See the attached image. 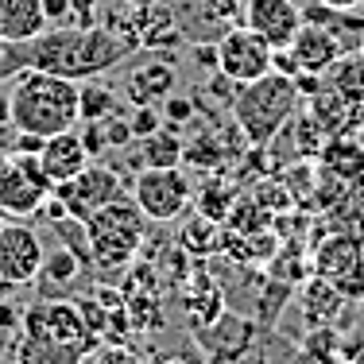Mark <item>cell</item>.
<instances>
[{
	"instance_id": "obj_1",
	"label": "cell",
	"mask_w": 364,
	"mask_h": 364,
	"mask_svg": "<svg viewBox=\"0 0 364 364\" xmlns=\"http://www.w3.org/2000/svg\"><path fill=\"white\" fill-rule=\"evenodd\" d=\"M140 47V36L132 31H112L97 23H63V28H47L28 43H4L0 55V82L12 77L16 70H47L58 77H74V82H90V77L109 74L120 66L132 50Z\"/></svg>"
},
{
	"instance_id": "obj_2",
	"label": "cell",
	"mask_w": 364,
	"mask_h": 364,
	"mask_svg": "<svg viewBox=\"0 0 364 364\" xmlns=\"http://www.w3.org/2000/svg\"><path fill=\"white\" fill-rule=\"evenodd\" d=\"M77 90L74 77H58L47 70H16L12 90H8V124L16 132L31 136H55L77 128Z\"/></svg>"
},
{
	"instance_id": "obj_3",
	"label": "cell",
	"mask_w": 364,
	"mask_h": 364,
	"mask_svg": "<svg viewBox=\"0 0 364 364\" xmlns=\"http://www.w3.org/2000/svg\"><path fill=\"white\" fill-rule=\"evenodd\" d=\"M299 85L294 77L279 74V70H267L256 82H245L232 97V124L237 132L245 136L248 147L264 151V147L275 144V136L291 124V117L299 112Z\"/></svg>"
},
{
	"instance_id": "obj_4",
	"label": "cell",
	"mask_w": 364,
	"mask_h": 364,
	"mask_svg": "<svg viewBox=\"0 0 364 364\" xmlns=\"http://www.w3.org/2000/svg\"><path fill=\"white\" fill-rule=\"evenodd\" d=\"M85 225V259L97 272H120L132 264V256L140 252L147 218L140 213V205L128 198H112L109 205H101Z\"/></svg>"
},
{
	"instance_id": "obj_5",
	"label": "cell",
	"mask_w": 364,
	"mask_h": 364,
	"mask_svg": "<svg viewBox=\"0 0 364 364\" xmlns=\"http://www.w3.org/2000/svg\"><path fill=\"white\" fill-rule=\"evenodd\" d=\"M50 178L43 175L39 155H0V213H12V218H31L43 213L50 198Z\"/></svg>"
},
{
	"instance_id": "obj_6",
	"label": "cell",
	"mask_w": 364,
	"mask_h": 364,
	"mask_svg": "<svg viewBox=\"0 0 364 364\" xmlns=\"http://www.w3.org/2000/svg\"><path fill=\"white\" fill-rule=\"evenodd\" d=\"M132 202L147 221H178L194 202V186L182 167H144L132 178Z\"/></svg>"
},
{
	"instance_id": "obj_7",
	"label": "cell",
	"mask_w": 364,
	"mask_h": 364,
	"mask_svg": "<svg viewBox=\"0 0 364 364\" xmlns=\"http://www.w3.org/2000/svg\"><path fill=\"white\" fill-rule=\"evenodd\" d=\"M20 333L55 337V341H66V345H74V349H82L85 357H90L101 341V337L93 333L85 310L77 306V302H66V299H39L36 306H28L20 318Z\"/></svg>"
},
{
	"instance_id": "obj_8",
	"label": "cell",
	"mask_w": 364,
	"mask_h": 364,
	"mask_svg": "<svg viewBox=\"0 0 364 364\" xmlns=\"http://www.w3.org/2000/svg\"><path fill=\"white\" fill-rule=\"evenodd\" d=\"M50 198H58V205L66 210L70 221H90L101 205L120 198V175L112 167H105V163H85V171L58 182L50 190Z\"/></svg>"
},
{
	"instance_id": "obj_9",
	"label": "cell",
	"mask_w": 364,
	"mask_h": 364,
	"mask_svg": "<svg viewBox=\"0 0 364 364\" xmlns=\"http://www.w3.org/2000/svg\"><path fill=\"white\" fill-rule=\"evenodd\" d=\"M213 47H218V70L225 77H232L237 85L264 77L275 63V47L264 36H256L252 28H245V23L229 28Z\"/></svg>"
},
{
	"instance_id": "obj_10",
	"label": "cell",
	"mask_w": 364,
	"mask_h": 364,
	"mask_svg": "<svg viewBox=\"0 0 364 364\" xmlns=\"http://www.w3.org/2000/svg\"><path fill=\"white\" fill-rule=\"evenodd\" d=\"M43 259H47V252H43L39 232L20 221H4V229H0V279L12 287H28L39 279Z\"/></svg>"
},
{
	"instance_id": "obj_11",
	"label": "cell",
	"mask_w": 364,
	"mask_h": 364,
	"mask_svg": "<svg viewBox=\"0 0 364 364\" xmlns=\"http://www.w3.org/2000/svg\"><path fill=\"white\" fill-rule=\"evenodd\" d=\"M194 337H198V349L205 353V364H232L252 349L256 326L248 318H237V314H225L221 310L210 326L194 329Z\"/></svg>"
},
{
	"instance_id": "obj_12",
	"label": "cell",
	"mask_w": 364,
	"mask_h": 364,
	"mask_svg": "<svg viewBox=\"0 0 364 364\" xmlns=\"http://www.w3.org/2000/svg\"><path fill=\"white\" fill-rule=\"evenodd\" d=\"M245 28H252L256 36H264L275 50L291 47V39L299 36L302 20V8L299 0H245V16H240Z\"/></svg>"
},
{
	"instance_id": "obj_13",
	"label": "cell",
	"mask_w": 364,
	"mask_h": 364,
	"mask_svg": "<svg viewBox=\"0 0 364 364\" xmlns=\"http://www.w3.org/2000/svg\"><path fill=\"white\" fill-rule=\"evenodd\" d=\"M287 50H291L294 66H299V74H322V77L329 74V66H333L337 58L349 55V50L341 47V39H337L326 23H314V20L302 23Z\"/></svg>"
},
{
	"instance_id": "obj_14",
	"label": "cell",
	"mask_w": 364,
	"mask_h": 364,
	"mask_svg": "<svg viewBox=\"0 0 364 364\" xmlns=\"http://www.w3.org/2000/svg\"><path fill=\"white\" fill-rule=\"evenodd\" d=\"M85 163H90V147H85L82 132H55L47 136L39 147V167L43 175L50 178V186H58V182L74 178L77 171H85Z\"/></svg>"
},
{
	"instance_id": "obj_15",
	"label": "cell",
	"mask_w": 364,
	"mask_h": 364,
	"mask_svg": "<svg viewBox=\"0 0 364 364\" xmlns=\"http://www.w3.org/2000/svg\"><path fill=\"white\" fill-rule=\"evenodd\" d=\"M47 28L43 0H0V43H28Z\"/></svg>"
},
{
	"instance_id": "obj_16",
	"label": "cell",
	"mask_w": 364,
	"mask_h": 364,
	"mask_svg": "<svg viewBox=\"0 0 364 364\" xmlns=\"http://www.w3.org/2000/svg\"><path fill=\"white\" fill-rule=\"evenodd\" d=\"M322 178H341L349 186H360L364 182V144L349 140V136H329L322 144Z\"/></svg>"
},
{
	"instance_id": "obj_17",
	"label": "cell",
	"mask_w": 364,
	"mask_h": 364,
	"mask_svg": "<svg viewBox=\"0 0 364 364\" xmlns=\"http://www.w3.org/2000/svg\"><path fill=\"white\" fill-rule=\"evenodd\" d=\"M12 360L16 364H85V353L66 341H55V337H43V333H20Z\"/></svg>"
},
{
	"instance_id": "obj_18",
	"label": "cell",
	"mask_w": 364,
	"mask_h": 364,
	"mask_svg": "<svg viewBox=\"0 0 364 364\" xmlns=\"http://www.w3.org/2000/svg\"><path fill=\"white\" fill-rule=\"evenodd\" d=\"M175 82L178 74L167 63H147L128 74V97H132V105H159L167 93H175Z\"/></svg>"
},
{
	"instance_id": "obj_19",
	"label": "cell",
	"mask_w": 364,
	"mask_h": 364,
	"mask_svg": "<svg viewBox=\"0 0 364 364\" xmlns=\"http://www.w3.org/2000/svg\"><path fill=\"white\" fill-rule=\"evenodd\" d=\"M326 85L333 93H341L353 109H364V55H341L326 74Z\"/></svg>"
},
{
	"instance_id": "obj_20",
	"label": "cell",
	"mask_w": 364,
	"mask_h": 364,
	"mask_svg": "<svg viewBox=\"0 0 364 364\" xmlns=\"http://www.w3.org/2000/svg\"><path fill=\"white\" fill-rule=\"evenodd\" d=\"M140 155H144V167H178L186 159V144L171 128H155L151 136L140 140Z\"/></svg>"
},
{
	"instance_id": "obj_21",
	"label": "cell",
	"mask_w": 364,
	"mask_h": 364,
	"mask_svg": "<svg viewBox=\"0 0 364 364\" xmlns=\"http://www.w3.org/2000/svg\"><path fill=\"white\" fill-rule=\"evenodd\" d=\"M77 272H82V252H74V248H55V252L43 259L39 283L43 287H66V283L77 279Z\"/></svg>"
},
{
	"instance_id": "obj_22",
	"label": "cell",
	"mask_w": 364,
	"mask_h": 364,
	"mask_svg": "<svg viewBox=\"0 0 364 364\" xmlns=\"http://www.w3.org/2000/svg\"><path fill=\"white\" fill-rule=\"evenodd\" d=\"M77 112H82V120L109 117V112H117V93H112L109 85H101V82L82 85V90H77Z\"/></svg>"
},
{
	"instance_id": "obj_23",
	"label": "cell",
	"mask_w": 364,
	"mask_h": 364,
	"mask_svg": "<svg viewBox=\"0 0 364 364\" xmlns=\"http://www.w3.org/2000/svg\"><path fill=\"white\" fill-rule=\"evenodd\" d=\"M218 245L213 240V218H205V213H198L194 221L182 229V248H194V252H210V248Z\"/></svg>"
},
{
	"instance_id": "obj_24",
	"label": "cell",
	"mask_w": 364,
	"mask_h": 364,
	"mask_svg": "<svg viewBox=\"0 0 364 364\" xmlns=\"http://www.w3.org/2000/svg\"><path fill=\"white\" fill-rule=\"evenodd\" d=\"M128 124H132L136 140H144V136H151L155 128H163V112H155V105H136V112L128 117Z\"/></svg>"
},
{
	"instance_id": "obj_25",
	"label": "cell",
	"mask_w": 364,
	"mask_h": 364,
	"mask_svg": "<svg viewBox=\"0 0 364 364\" xmlns=\"http://www.w3.org/2000/svg\"><path fill=\"white\" fill-rule=\"evenodd\" d=\"M159 105H163V117H167L171 124H186V120L194 117V101H190V97H175V93H167Z\"/></svg>"
},
{
	"instance_id": "obj_26",
	"label": "cell",
	"mask_w": 364,
	"mask_h": 364,
	"mask_svg": "<svg viewBox=\"0 0 364 364\" xmlns=\"http://www.w3.org/2000/svg\"><path fill=\"white\" fill-rule=\"evenodd\" d=\"M43 12H47V23H50V28L74 23V4H70V0H43Z\"/></svg>"
},
{
	"instance_id": "obj_27",
	"label": "cell",
	"mask_w": 364,
	"mask_h": 364,
	"mask_svg": "<svg viewBox=\"0 0 364 364\" xmlns=\"http://www.w3.org/2000/svg\"><path fill=\"white\" fill-rule=\"evenodd\" d=\"M198 202H202V213H205V218L218 221L221 213H225V202H232V194H225V190H210V194H202Z\"/></svg>"
},
{
	"instance_id": "obj_28",
	"label": "cell",
	"mask_w": 364,
	"mask_h": 364,
	"mask_svg": "<svg viewBox=\"0 0 364 364\" xmlns=\"http://www.w3.org/2000/svg\"><path fill=\"white\" fill-rule=\"evenodd\" d=\"M20 310L12 306V302H4V306H0V329H20Z\"/></svg>"
},
{
	"instance_id": "obj_29",
	"label": "cell",
	"mask_w": 364,
	"mask_h": 364,
	"mask_svg": "<svg viewBox=\"0 0 364 364\" xmlns=\"http://www.w3.org/2000/svg\"><path fill=\"white\" fill-rule=\"evenodd\" d=\"M194 58L210 70H218V47H194Z\"/></svg>"
},
{
	"instance_id": "obj_30",
	"label": "cell",
	"mask_w": 364,
	"mask_h": 364,
	"mask_svg": "<svg viewBox=\"0 0 364 364\" xmlns=\"http://www.w3.org/2000/svg\"><path fill=\"white\" fill-rule=\"evenodd\" d=\"M318 4H326V8H357V4H364V0H318Z\"/></svg>"
},
{
	"instance_id": "obj_31",
	"label": "cell",
	"mask_w": 364,
	"mask_h": 364,
	"mask_svg": "<svg viewBox=\"0 0 364 364\" xmlns=\"http://www.w3.org/2000/svg\"><path fill=\"white\" fill-rule=\"evenodd\" d=\"M4 120H8V97L0 93V124H4Z\"/></svg>"
},
{
	"instance_id": "obj_32",
	"label": "cell",
	"mask_w": 364,
	"mask_h": 364,
	"mask_svg": "<svg viewBox=\"0 0 364 364\" xmlns=\"http://www.w3.org/2000/svg\"><path fill=\"white\" fill-rule=\"evenodd\" d=\"M232 364H264V360H256V357H248V353H245V357H240V360H232Z\"/></svg>"
},
{
	"instance_id": "obj_33",
	"label": "cell",
	"mask_w": 364,
	"mask_h": 364,
	"mask_svg": "<svg viewBox=\"0 0 364 364\" xmlns=\"http://www.w3.org/2000/svg\"><path fill=\"white\" fill-rule=\"evenodd\" d=\"M124 4H132V8H140V4H151V0H124Z\"/></svg>"
},
{
	"instance_id": "obj_34",
	"label": "cell",
	"mask_w": 364,
	"mask_h": 364,
	"mask_svg": "<svg viewBox=\"0 0 364 364\" xmlns=\"http://www.w3.org/2000/svg\"><path fill=\"white\" fill-rule=\"evenodd\" d=\"M178 364H205V360H178Z\"/></svg>"
},
{
	"instance_id": "obj_35",
	"label": "cell",
	"mask_w": 364,
	"mask_h": 364,
	"mask_svg": "<svg viewBox=\"0 0 364 364\" xmlns=\"http://www.w3.org/2000/svg\"><path fill=\"white\" fill-rule=\"evenodd\" d=\"M0 229H4V213H0Z\"/></svg>"
},
{
	"instance_id": "obj_36",
	"label": "cell",
	"mask_w": 364,
	"mask_h": 364,
	"mask_svg": "<svg viewBox=\"0 0 364 364\" xmlns=\"http://www.w3.org/2000/svg\"><path fill=\"white\" fill-rule=\"evenodd\" d=\"M360 55H364V39H360Z\"/></svg>"
},
{
	"instance_id": "obj_37",
	"label": "cell",
	"mask_w": 364,
	"mask_h": 364,
	"mask_svg": "<svg viewBox=\"0 0 364 364\" xmlns=\"http://www.w3.org/2000/svg\"><path fill=\"white\" fill-rule=\"evenodd\" d=\"M0 55H4V43H0Z\"/></svg>"
}]
</instances>
